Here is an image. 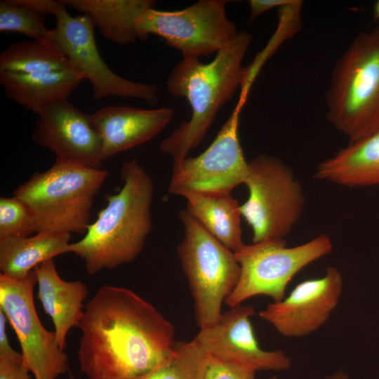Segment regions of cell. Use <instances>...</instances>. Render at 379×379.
<instances>
[{
	"label": "cell",
	"instance_id": "ffe728a7",
	"mask_svg": "<svg viewBox=\"0 0 379 379\" xmlns=\"http://www.w3.org/2000/svg\"><path fill=\"white\" fill-rule=\"evenodd\" d=\"M70 234L38 232L0 239V270L13 279L26 277L39 264L69 253Z\"/></svg>",
	"mask_w": 379,
	"mask_h": 379
},
{
	"label": "cell",
	"instance_id": "d6986e66",
	"mask_svg": "<svg viewBox=\"0 0 379 379\" xmlns=\"http://www.w3.org/2000/svg\"><path fill=\"white\" fill-rule=\"evenodd\" d=\"M315 177L350 187L379 185V130L321 161Z\"/></svg>",
	"mask_w": 379,
	"mask_h": 379
},
{
	"label": "cell",
	"instance_id": "44dd1931",
	"mask_svg": "<svg viewBox=\"0 0 379 379\" xmlns=\"http://www.w3.org/2000/svg\"><path fill=\"white\" fill-rule=\"evenodd\" d=\"M91 18L104 37L125 45L138 39L135 23L147 9L154 8L152 0H62Z\"/></svg>",
	"mask_w": 379,
	"mask_h": 379
},
{
	"label": "cell",
	"instance_id": "9c48e42d",
	"mask_svg": "<svg viewBox=\"0 0 379 379\" xmlns=\"http://www.w3.org/2000/svg\"><path fill=\"white\" fill-rule=\"evenodd\" d=\"M228 2L200 0L173 11L148 8L136 20L138 39L145 41L149 34H155L178 49L184 59L208 57L230 44L239 33L226 15Z\"/></svg>",
	"mask_w": 379,
	"mask_h": 379
},
{
	"label": "cell",
	"instance_id": "6da1fadb",
	"mask_svg": "<svg viewBox=\"0 0 379 379\" xmlns=\"http://www.w3.org/2000/svg\"><path fill=\"white\" fill-rule=\"evenodd\" d=\"M79 328L80 371L88 379H137L159 364L175 330L134 291L102 285L85 305Z\"/></svg>",
	"mask_w": 379,
	"mask_h": 379
},
{
	"label": "cell",
	"instance_id": "7c38bea8",
	"mask_svg": "<svg viewBox=\"0 0 379 379\" xmlns=\"http://www.w3.org/2000/svg\"><path fill=\"white\" fill-rule=\"evenodd\" d=\"M239 103L209 147L199 156L186 157L173 168L168 192L182 196L190 192L228 195L245 183L249 163L244 158L238 135Z\"/></svg>",
	"mask_w": 379,
	"mask_h": 379
},
{
	"label": "cell",
	"instance_id": "5bb4252c",
	"mask_svg": "<svg viewBox=\"0 0 379 379\" xmlns=\"http://www.w3.org/2000/svg\"><path fill=\"white\" fill-rule=\"evenodd\" d=\"M32 136L39 145L54 153L58 161L100 168L104 161L102 140L91 114L67 100H57L38 114Z\"/></svg>",
	"mask_w": 379,
	"mask_h": 379
},
{
	"label": "cell",
	"instance_id": "3957f363",
	"mask_svg": "<svg viewBox=\"0 0 379 379\" xmlns=\"http://www.w3.org/2000/svg\"><path fill=\"white\" fill-rule=\"evenodd\" d=\"M121 178V190L106 196V207L84 237L69 245V253L84 260L89 276L133 261L152 229V178L134 159L122 166Z\"/></svg>",
	"mask_w": 379,
	"mask_h": 379
},
{
	"label": "cell",
	"instance_id": "d4e9b609",
	"mask_svg": "<svg viewBox=\"0 0 379 379\" xmlns=\"http://www.w3.org/2000/svg\"><path fill=\"white\" fill-rule=\"evenodd\" d=\"M0 32L20 33L32 40H52L45 15L17 0L0 1Z\"/></svg>",
	"mask_w": 379,
	"mask_h": 379
},
{
	"label": "cell",
	"instance_id": "ba28073f",
	"mask_svg": "<svg viewBox=\"0 0 379 379\" xmlns=\"http://www.w3.org/2000/svg\"><path fill=\"white\" fill-rule=\"evenodd\" d=\"M333 248L331 238L325 234L293 247H288L285 239L246 244L234 253L241 267L240 277L226 304L234 307L260 295L270 297L273 302L281 301L293 277L331 253Z\"/></svg>",
	"mask_w": 379,
	"mask_h": 379
},
{
	"label": "cell",
	"instance_id": "83f0119b",
	"mask_svg": "<svg viewBox=\"0 0 379 379\" xmlns=\"http://www.w3.org/2000/svg\"><path fill=\"white\" fill-rule=\"evenodd\" d=\"M0 379H30L22 357H0Z\"/></svg>",
	"mask_w": 379,
	"mask_h": 379
},
{
	"label": "cell",
	"instance_id": "8fae6325",
	"mask_svg": "<svg viewBox=\"0 0 379 379\" xmlns=\"http://www.w3.org/2000/svg\"><path fill=\"white\" fill-rule=\"evenodd\" d=\"M60 4L53 15L56 26L51 39L67 55L72 68L89 81L92 95L100 100L111 96L138 98L154 105L158 102L157 86L126 79L115 74L99 53L93 22L85 14L72 17Z\"/></svg>",
	"mask_w": 379,
	"mask_h": 379
},
{
	"label": "cell",
	"instance_id": "484cf974",
	"mask_svg": "<svg viewBox=\"0 0 379 379\" xmlns=\"http://www.w3.org/2000/svg\"><path fill=\"white\" fill-rule=\"evenodd\" d=\"M37 233L33 215L26 204L18 197L0 199V239L30 237Z\"/></svg>",
	"mask_w": 379,
	"mask_h": 379
},
{
	"label": "cell",
	"instance_id": "ac0fdd59",
	"mask_svg": "<svg viewBox=\"0 0 379 379\" xmlns=\"http://www.w3.org/2000/svg\"><path fill=\"white\" fill-rule=\"evenodd\" d=\"M84 79L72 68L30 74L0 71L6 97L37 115L53 102L67 100Z\"/></svg>",
	"mask_w": 379,
	"mask_h": 379
},
{
	"label": "cell",
	"instance_id": "8992f818",
	"mask_svg": "<svg viewBox=\"0 0 379 379\" xmlns=\"http://www.w3.org/2000/svg\"><path fill=\"white\" fill-rule=\"evenodd\" d=\"M184 236L177 247L199 327L216 324L222 305L235 288L241 267L235 254L212 235L186 209L179 213Z\"/></svg>",
	"mask_w": 379,
	"mask_h": 379
},
{
	"label": "cell",
	"instance_id": "9a60e30c",
	"mask_svg": "<svg viewBox=\"0 0 379 379\" xmlns=\"http://www.w3.org/2000/svg\"><path fill=\"white\" fill-rule=\"evenodd\" d=\"M255 314L250 305L230 307L216 324L201 328L194 338L208 354L256 371L288 370L292 361L283 351H267L260 346L251 321Z\"/></svg>",
	"mask_w": 379,
	"mask_h": 379
},
{
	"label": "cell",
	"instance_id": "e0dca14e",
	"mask_svg": "<svg viewBox=\"0 0 379 379\" xmlns=\"http://www.w3.org/2000/svg\"><path fill=\"white\" fill-rule=\"evenodd\" d=\"M38 286L36 298L53 321L57 343L61 350L66 345L69 330L79 327L88 296L86 285L79 281H65L58 274L53 260L34 268Z\"/></svg>",
	"mask_w": 379,
	"mask_h": 379
},
{
	"label": "cell",
	"instance_id": "f1b7e54d",
	"mask_svg": "<svg viewBox=\"0 0 379 379\" xmlns=\"http://www.w3.org/2000/svg\"><path fill=\"white\" fill-rule=\"evenodd\" d=\"M295 0H251L249 5L251 8V20H253L274 8H281L292 5L295 3Z\"/></svg>",
	"mask_w": 379,
	"mask_h": 379
},
{
	"label": "cell",
	"instance_id": "2e32d148",
	"mask_svg": "<svg viewBox=\"0 0 379 379\" xmlns=\"http://www.w3.org/2000/svg\"><path fill=\"white\" fill-rule=\"evenodd\" d=\"M171 107L144 109L127 105L101 108L91 114L102 143V158L144 144L159 134L171 121Z\"/></svg>",
	"mask_w": 379,
	"mask_h": 379
},
{
	"label": "cell",
	"instance_id": "cb8c5ba5",
	"mask_svg": "<svg viewBox=\"0 0 379 379\" xmlns=\"http://www.w3.org/2000/svg\"><path fill=\"white\" fill-rule=\"evenodd\" d=\"M208 356L194 338L175 342L159 364L137 379H204Z\"/></svg>",
	"mask_w": 379,
	"mask_h": 379
},
{
	"label": "cell",
	"instance_id": "4dcf8cb0",
	"mask_svg": "<svg viewBox=\"0 0 379 379\" xmlns=\"http://www.w3.org/2000/svg\"><path fill=\"white\" fill-rule=\"evenodd\" d=\"M325 379H349V375L344 370H338L331 375H327Z\"/></svg>",
	"mask_w": 379,
	"mask_h": 379
},
{
	"label": "cell",
	"instance_id": "836d02e7",
	"mask_svg": "<svg viewBox=\"0 0 379 379\" xmlns=\"http://www.w3.org/2000/svg\"><path fill=\"white\" fill-rule=\"evenodd\" d=\"M70 379H74L72 377H70Z\"/></svg>",
	"mask_w": 379,
	"mask_h": 379
},
{
	"label": "cell",
	"instance_id": "277c9868",
	"mask_svg": "<svg viewBox=\"0 0 379 379\" xmlns=\"http://www.w3.org/2000/svg\"><path fill=\"white\" fill-rule=\"evenodd\" d=\"M328 121L352 143L379 130V26L337 60L326 93Z\"/></svg>",
	"mask_w": 379,
	"mask_h": 379
},
{
	"label": "cell",
	"instance_id": "7a4b0ae2",
	"mask_svg": "<svg viewBox=\"0 0 379 379\" xmlns=\"http://www.w3.org/2000/svg\"><path fill=\"white\" fill-rule=\"evenodd\" d=\"M251 39V34L242 30L216 53L211 62L182 58L171 71L167 91L175 97L185 98L192 108L190 120L182 122L159 145L161 152L173 158V168L178 166L187 153L201 143L218 111L241 86L242 62Z\"/></svg>",
	"mask_w": 379,
	"mask_h": 379
},
{
	"label": "cell",
	"instance_id": "4fadbf2b",
	"mask_svg": "<svg viewBox=\"0 0 379 379\" xmlns=\"http://www.w3.org/2000/svg\"><path fill=\"white\" fill-rule=\"evenodd\" d=\"M343 288L342 274L330 266L322 277L299 283L288 296L268 304L258 315L284 337H305L328 320Z\"/></svg>",
	"mask_w": 379,
	"mask_h": 379
},
{
	"label": "cell",
	"instance_id": "5b68a950",
	"mask_svg": "<svg viewBox=\"0 0 379 379\" xmlns=\"http://www.w3.org/2000/svg\"><path fill=\"white\" fill-rule=\"evenodd\" d=\"M109 172L55 161L14 192L29 208L38 232L86 234L95 196Z\"/></svg>",
	"mask_w": 379,
	"mask_h": 379
},
{
	"label": "cell",
	"instance_id": "30bf717a",
	"mask_svg": "<svg viewBox=\"0 0 379 379\" xmlns=\"http://www.w3.org/2000/svg\"><path fill=\"white\" fill-rule=\"evenodd\" d=\"M36 279L34 270L22 279L0 274V310L14 330L22 363L34 379H57L68 371V359L54 331L45 328L34 302Z\"/></svg>",
	"mask_w": 379,
	"mask_h": 379
},
{
	"label": "cell",
	"instance_id": "7402d4cb",
	"mask_svg": "<svg viewBox=\"0 0 379 379\" xmlns=\"http://www.w3.org/2000/svg\"><path fill=\"white\" fill-rule=\"evenodd\" d=\"M186 210L212 235L234 253L246 244L242 241L241 213L238 201L230 194H184Z\"/></svg>",
	"mask_w": 379,
	"mask_h": 379
},
{
	"label": "cell",
	"instance_id": "1f68e13d",
	"mask_svg": "<svg viewBox=\"0 0 379 379\" xmlns=\"http://www.w3.org/2000/svg\"><path fill=\"white\" fill-rule=\"evenodd\" d=\"M374 14L376 18H379V1H378L375 4Z\"/></svg>",
	"mask_w": 379,
	"mask_h": 379
},
{
	"label": "cell",
	"instance_id": "603a6c76",
	"mask_svg": "<svg viewBox=\"0 0 379 379\" xmlns=\"http://www.w3.org/2000/svg\"><path fill=\"white\" fill-rule=\"evenodd\" d=\"M69 68L67 55L53 40L13 42L0 54V71L30 74Z\"/></svg>",
	"mask_w": 379,
	"mask_h": 379
},
{
	"label": "cell",
	"instance_id": "f546056e",
	"mask_svg": "<svg viewBox=\"0 0 379 379\" xmlns=\"http://www.w3.org/2000/svg\"><path fill=\"white\" fill-rule=\"evenodd\" d=\"M7 318L0 310V357H22L21 353L15 351L10 345L6 333Z\"/></svg>",
	"mask_w": 379,
	"mask_h": 379
},
{
	"label": "cell",
	"instance_id": "d6a6232c",
	"mask_svg": "<svg viewBox=\"0 0 379 379\" xmlns=\"http://www.w3.org/2000/svg\"><path fill=\"white\" fill-rule=\"evenodd\" d=\"M269 379H279L277 376H272Z\"/></svg>",
	"mask_w": 379,
	"mask_h": 379
},
{
	"label": "cell",
	"instance_id": "52a82bcc",
	"mask_svg": "<svg viewBox=\"0 0 379 379\" xmlns=\"http://www.w3.org/2000/svg\"><path fill=\"white\" fill-rule=\"evenodd\" d=\"M248 163L244 184L249 195L240 209L252 228L253 242L284 239L303 211L301 184L291 168L275 157L260 154Z\"/></svg>",
	"mask_w": 379,
	"mask_h": 379
},
{
	"label": "cell",
	"instance_id": "4316f807",
	"mask_svg": "<svg viewBox=\"0 0 379 379\" xmlns=\"http://www.w3.org/2000/svg\"><path fill=\"white\" fill-rule=\"evenodd\" d=\"M254 369L208 354L204 379H255Z\"/></svg>",
	"mask_w": 379,
	"mask_h": 379
}]
</instances>
